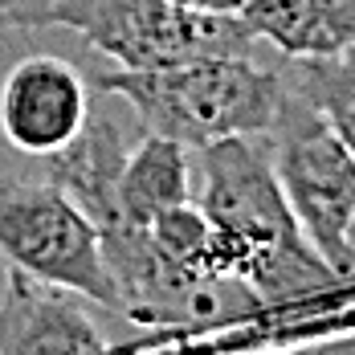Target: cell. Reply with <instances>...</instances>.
<instances>
[{
	"label": "cell",
	"mask_w": 355,
	"mask_h": 355,
	"mask_svg": "<svg viewBox=\"0 0 355 355\" xmlns=\"http://www.w3.org/2000/svg\"><path fill=\"white\" fill-rule=\"evenodd\" d=\"M196 205L220 233L229 278L249 286L261 306H286L339 282L290 213L266 135L200 147Z\"/></svg>",
	"instance_id": "6da1fadb"
},
{
	"label": "cell",
	"mask_w": 355,
	"mask_h": 355,
	"mask_svg": "<svg viewBox=\"0 0 355 355\" xmlns=\"http://www.w3.org/2000/svg\"><path fill=\"white\" fill-rule=\"evenodd\" d=\"M94 86L123 98L147 135L209 147L237 135H266L282 110V73L253 58H205L172 70H110Z\"/></svg>",
	"instance_id": "7a4b0ae2"
},
{
	"label": "cell",
	"mask_w": 355,
	"mask_h": 355,
	"mask_svg": "<svg viewBox=\"0 0 355 355\" xmlns=\"http://www.w3.org/2000/svg\"><path fill=\"white\" fill-rule=\"evenodd\" d=\"M53 25L107 53L119 70H172L205 58H253L237 12H209L184 0H62Z\"/></svg>",
	"instance_id": "3957f363"
},
{
	"label": "cell",
	"mask_w": 355,
	"mask_h": 355,
	"mask_svg": "<svg viewBox=\"0 0 355 355\" xmlns=\"http://www.w3.org/2000/svg\"><path fill=\"white\" fill-rule=\"evenodd\" d=\"M282 73V70H278ZM274 172L311 245L331 261L339 282L355 274L352 225H355V155L322 114L282 78V110L266 131Z\"/></svg>",
	"instance_id": "277c9868"
},
{
	"label": "cell",
	"mask_w": 355,
	"mask_h": 355,
	"mask_svg": "<svg viewBox=\"0 0 355 355\" xmlns=\"http://www.w3.org/2000/svg\"><path fill=\"white\" fill-rule=\"evenodd\" d=\"M0 266L119 311L103 229L45 176H0Z\"/></svg>",
	"instance_id": "5b68a950"
},
{
	"label": "cell",
	"mask_w": 355,
	"mask_h": 355,
	"mask_svg": "<svg viewBox=\"0 0 355 355\" xmlns=\"http://www.w3.org/2000/svg\"><path fill=\"white\" fill-rule=\"evenodd\" d=\"M103 253L119 290V315L139 327H216L261 306L237 278H213L168 257L147 225L119 220L103 229Z\"/></svg>",
	"instance_id": "8992f818"
},
{
	"label": "cell",
	"mask_w": 355,
	"mask_h": 355,
	"mask_svg": "<svg viewBox=\"0 0 355 355\" xmlns=\"http://www.w3.org/2000/svg\"><path fill=\"white\" fill-rule=\"evenodd\" d=\"M90 123L86 78L66 58L29 53L0 86V131L25 155H58Z\"/></svg>",
	"instance_id": "52a82bcc"
},
{
	"label": "cell",
	"mask_w": 355,
	"mask_h": 355,
	"mask_svg": "<svg viewBox=\"0 0 355 355\" xmlns=\"http://www.w3.org/2000/svg\"><path fill=\"white\" fill-rule=\"evenodd\" d=\"M107 335L86 311L82 294L37 282L25 274L4 278L0 294V355H103Z\"/></svg>",
	"instance_id": "ba28073f"
},
{
	"label": "cell",
	"mask_w": 355,
	"mask_h": 355,
	"mask_svg": "<svg viewBox=\"0 0 355 355\" xmlns=\"http://www.w3.org/2000/svg\"><path fill=\"white\" fill-rule=\"evenodd\" d=\"M127 155L131 147H127V135L119 131V123L107 114H90V123L78 131L70 147L41 159V176L58 184L70 200H78L98 229H110L123 220L119 184H123Z\"/></svg>",
	"instance_id": "9c48e42d"
},
{
	"label": "cell",
	"mask_w": 355,
	"mask_h": 355,
	"mask_svg": "<svg viewBox=\"0 0 355 355\" xmlns=\"http://www.w3.org/2000/svg\"><path fill=\"white\" fill-rule=\"evenodd\" d=\"M237 17L286 58H327L355 45V0H245Z\"/></svg>",
	"instance_id": "30bf717a"
},
{
	"label": "cell",
	"mask_w": 355,
	"mask_h": 355,
	"mask_svg": "<svg viewBox=\"0 0 355 355\" xmlns=\"http://www.w3.org/2000/svg\"><path fill=\"white\" fill-rule=\"evenodd\" d=\"M192 196V155L188 147L168 135H143V143L127 155L119 209L131 225H151L155 216L172 213Z\"/></svg>",
	"instance_id": "8fae6325"
},
{
	"label": "cell",
	"mask_w": 355,
	"mask_h": 355,
	"mask_svg": "<svg viewBox=\"0 0 355 355\" xmlns=\"http://www.w3.org/2000/svg\"><path fill=\"white\" fill-rule=\"evenodd\" d=\"M282 78L322 114V123L355 155V45L327 58H290Z\"/></svg>",
	"instance_id": "7c38bea8"
},
{
	"label": "cell",
	"mask_w": 355,
	"mask_h": 355,
	"mask_svg": "<svg viewBox=\"0 0 355 355\" xmlns=\"http://www.w3.org/2000/svg\"><path fill=\"white\" fill-rule=\"evenodd\" d=\"M147 229H151L155 245L164 249L168 257H176L180 266L200 270V274H213V278H229L220 233H216V225L205 216V209L196 200H188V205H180L172 213L155 216Z\"/></svg>",
	"instance_id": "4fadbf2b"
},
{
	"label": "cell",
	"mask_w": 355,
	"mask_h": 355,
	"mask_svg": "<svg viewBox=\"0 0 355 355\" xmlns=\"http://www.w3.org/2000/svg\"><path fill=\"white\" fill-rule=\"evenodd\" d=\"M58 4L62 0H0V53L37 29H53Z\"/></svg>",
	"instance_id": "5bb4252c"
},
{
	"label": "cell",
	"mask_w": 355,
	"mask_h": 355,
	"mask_svg": "<svg viewBox=\"0 0 355 355\" xmlns=\"http://www.w3.org/2000/svg\"><path fill=\"white\" fill-rule=\"evenodd\" d=\"M184 4H196V8H209V12H241L245 0H184Z\"/></svg>",
	"instance_id": "9a60e30c"
},
{
	"label": "cell",
	"mask_w": 355,
	"mask_h": 355,
	"mask_svg": "<svg viewBox=\"0 0 355 355\" xmlns=\"http://www.w3.org/2000/svg\"><path fill=\"white\" fill-rule=\"evenodd\" d=\"M352 253H355V225H352ZM352 278H355V274H352Z\"/></svg>",
	"instance_id": "2e32d148"
}]
</instances>
